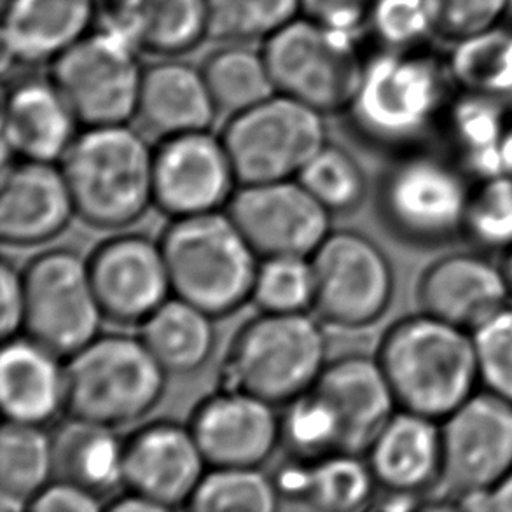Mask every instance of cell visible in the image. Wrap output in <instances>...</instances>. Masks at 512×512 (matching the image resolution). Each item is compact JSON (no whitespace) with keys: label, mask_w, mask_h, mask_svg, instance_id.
Returning a JSON list of instances; mask_svg holds the SVG:
<instances>
[{"label":"cell","mask_w":512,"mask_h":512,"mask_svg":"<svg viewBox=\"0 0 512 512\" xmlns=\"http://www.w3.org/2000/svg\"><path fill=\"white\" fill-rule=\"evenodd\" d=\"M457 95L448 60L427 48L385 49L369 58L348 105L353 132L369 146L402 154L443 128Z\"/></svg>","instance_id":"cell-1"},{"label":"cell","mask_w":512,"mask_h":512,"mask_svg":"<svg viewBox=\"0 0 512 512\" xmlns=\"http://www.w3.org/2000/svg\"><path fill=\"white\" fill-rule=\"evenodd\" d=\"M376 359L399 409L439 422L481 387L472 333L429 313L395 322Z\"/></svg>","instance_id":"cell-2"},{"label":"cell","mask_w":512,"mask_h":512,"mask_svg":"<svg viewBox=\"0 0 512 512\" xmlns=\"http://www.w3.org/2000/svg\"><path fill=\"white\" fill-rule=\"evenodd\" d=\"M154 149L128 123L84 126L60 161L77 217L121 231L154 205Z\"/></svg>","instance_id":"cell-3"},{"label":"cell","mask_w":512,"mask_h":512,"mask_svg":"<svg viewBox=\"0 0 512 512\" xmlns=\"http://www.w3.org/2000/svg\"><path fill=\"white\" fill-rule=\"evenodd\" d=\"M160 245L175 298L214 319L252 301L261 257L228 212L173 219Z\"/></svg>","instance_id":"cell-4"},{"label":"cell","mask_w":512,"mask_h":512,"mask_svg":"<svg viewBox=\"0 0 512 512\" xmlns=\"http://www.w3.org/2000/svg\"><path fill=\"white\" fill-rule=\"evenodd\" d=\"M167 376L140 338L97 336L65 362V411L111 429L132 425L158 406Z\"/></svg>","instance_id":"cell-5"},{"label":"cell","mask_w":512,"mask_h":512,"mask_svg":"<svg viewBox=\"0 0 512 512\" xmlns=\"http://www.w3.org/2000/svg\"><path fill=\"white\" fill-rule=\"evenodd\" d=\"M472 184L450 154L413 149L381 175L376 208L390 235L413 247H439L464 235Z\"/></svg>","instance_id":"cell-6"},{"label":"cell","mask_w":512,"mask_h":512,"mask_svg":"<svg viewBox=\"0 0 512 512\" xmlns=\"http://www.w3.org/2000/svg\"><path fill=\"white\" fill-rule=\"evenodd\" d=\"M326 357L324 331L308 313L261 312L236 334L226 380L273 406L289 404L317 383Z\"/></svg>","instance_id":"cell-7"},{"label":"cell","mask_w":512,"mask_h":512,"mask_svg":"<svg viewBox=\"0 0 512 512\" xmlns=\"http://www.w3.org/2000/svg\"><path fill=\"white\" fill-rule=\"evenodd\" d=\"M275 91L320 114L346 111L366 62L353 32L298 16L263 42Z\"/></svg>","instance_id":"cell-8"},{"label":"cell","mask_w":512,"mask_h":512,"mask_svg":"<svg viewBox=\"0 0 512 512\" xmlns=\"http://www.w3.org/2000/svg\"><path fill=\"white\" fill-rule=\"evenodd\" d=\"M238 184L298 179L327 144L324 114L275 93L229 116L221 135Z\"/></svg>","instance_id":"cell-9"},{"label":"cell","mask_w":512,"mask_h":512,"mask_svg":"<svg viewBox=\"0 0 512 512\" xmlns=\"http://www.w3.org/2000/svg\"><path fill=\"white\" fill-rule=\"evenodd\" d=\"M139 51L111 28L91 30L51 63L55 83L79 125L130 123L144 70Z\"/></svg>","instance_id":"cell-10"},{"label":"cell","mask_w":512,"mask_h":512,"mask_svg":"<svg viewBox=\"0 0 512 512\" xmlns=\"http://www.w3.org/2000/svg\"><path fill=\"white\" fill-rule=\"evenodd\" d=\"M313 312L329 326L364 329L392 305L395 277L380 245L359 231L329 233L313 252Z\"/></svg>","instance_id":"cell-11"},{"label":"cell","mask_w":512,"mask_h":512,"mask_svg":"<svg viewBox=\"0 0 512 512\" xmlns=\"http://www.w3.org/2000/svg\"><path fill=\"white\" fill-rule=\"evenodd\" d=\"M27 292L25 331L51 352L70 355L95 340L105 319L93 289L88 259L49 250L23 271Z\"/></svg>","instance_id":"cell-12"},{"label":"cell","mask_w":512,"mask_h":512,"mask_svg":"<svg viewBox=\"0 0 512 512\" xmlns=\"http://www.w3.org/2000/svg\"><path fill=\"white\" fill-rule=\"evenodd\" d=\"M226 212L257 256L312 257L331 233V212L298 179L240 184Z\"/></svg>","instance_id":"cell-13"},{"label":"cell","mask_w":512,"mask_h":512,"mask_svg":"<svg viewBox=\"0 0 512 512\" xmlns=\"http://www.w3.org/2000/svg\"><path fill=\"white\" fill-rule=\"evenodd\" d=\"M441 481L451 492H488L512 471V402L476 392L441 422Z\"/></svg>","instance_id":"cell-14"},{"label":"cell","mask_w":512,"mask_h":512,"mask_svg":"<svg viewBox=\"0 0 512 512\" xmlns=\"http://www.w3.org/2000/svg\"><path fill=\"white\" fill-rule=\"evenodd\" d=\"M236 184L228 149L208 130L168 137L154 149V205L172 219L221 210Z\"/></svg>","instance_id":"cell-15"},{"label":"cell","mask_w":512,"mask_h":512,"mask_svg":"<svg viewBox=\"0 0 512 512\" xmlns=\"http://www.w3.org/2000/svg\"><path fill=\"white\" fill-rule=\"evenodd\" d=\"M88 266L105 319L119 326H140L173 296L160 242L146 236L109 238L93 250Z\"/></svg>","instance_id":"cell-16"},{"label":"cell","mask_w":512,"mask_h":512,"mask_svg":"<svg viewBox=\"0 0 512 512\" xmlns=\"http://www.w3.org/2000/svg\"><path fill=\"white\" fill-rule=\"evenodd\" d=\"M189 429L208 467H259L282 443L275 406L236 388L201 402Z\"/></svg>","instance_id":"cell-17"},{"label":"cell","mask_w":512,"mask_h":512,"mask_svg":"<svg viewBox=\"0 0 512 512\" xmlns=\"http://www.w3.org/2000/svg\"><path fill=\"white\" fill-rule=\"evenodd\" d=\"M207 467L189 427L151 423L125 441L123 486L170 511L189 504Z\"/></svg>","instance_id":"cell-18"},{"label":"cell","mask_w":512,"mask_h":512,"mask_svg":"<svg viewBox=\"0 0 512 512\" xmlns=\"http://www.w3.org/2000/svg\"><path fill=\"white\" fill-rule=\"evenodd\" d=\"M77 217L60 163L14 160L0 180V238L14 247L55 240Z\"/></svg>","instance_id":"cell-19"},{"label":"cell","mask_w":512,"mask_h":512,"mask_svg":"<svg viewBox=\"0 0 512 512\" xmlns=\"http://www.w3.org/2000/svg\"><path fill=\"white\" fill-rule=\"evenodd\" d=\"M416 294L422 312L469 333L504 310L512 299L502 264L479 252L437 259L423 271Z\"/></svg>","instance_id":"cell-20"},{"label":"cell","mask_w":512,"mask_h":512,"mask_svg":"<svg viewBox=\"0 0 512 512\" xmlns=\"http://www.w3.org/2000/svg\"><path fill=\"white\" fill-rule=\"evenodd\" d=\"M312 388L333 415L341 453L364 455L399 409L376 357L352 353L333 360Z\"/></svg>","instance_id":"cell-21"},{"label":"cell","mask_w":512,"mask_h":512,"mask_svg":"<svg viewBox=\"0 0 512 512\" xmlns=\"http://www.w3.org/2000/svg\"><path fill=\"white\" fill-rule=\"evenodd\" d=\"M76 114L55 83L28 79L7 93L2 114L4 163L14 160L60 163L77 135Z\"/></svg>","instance_id":"cell-22"},{"label":"cell","mask_w":512,"mask_h":512,"mask_svg":"<svg viewBox=\"0 0 512 512\" xmlns=\"http://www.w3.org/2000/svg\"><path fill=\"white\" fill-rule=\"evenodd\" d=\"M98 0H7L2 44L7 62L53 63L91 32Z\"/></svg>","instance_id":"cell-23"},{"label":"cell","mask_w":512,"mask_h":512,"mask_svg":"<svg viewBox=\"0 0 512 512\" xmlns=\"http://www.w3.org/2000/svg\"><path fill=\"white\" fill-rule=\"evenodd\" d=\"M376 483L387 492L418 493L441 481L439 420L397 409L366 451Z\"/></svg>","instance_id":"cell-24"},{"label":"cell","mask_w":512,"mask_h":512,"mask_svg":"<svg viewBox=\"0 0 512 512\" xmlns=\"http://www.w3.org/2000/svg\"><path fill=\"white\" fill-rule=\"evenodd\" d=\"M104 27L147 55L180 56L207 37V0H98Z\"/></svg>","instance_id":"cell-25"},{"label":"cell","mask_w":512,"mask_h":512,"mask_svg":"<svg viewBox=\"0 0 512 512\" xmlns=\"http://www.w3.org/2000/svg\"><path fill=\"white\" fill-rule=\"evenodd\" d=\"M32 338L4 340L0 353V404L6 422L44 425L65 411V364Z\"/></svg>","instance_id":"cell-26"},{"label":"cell","mask_w":512,"mask_h":512,"mask_svg":"<svg viewBox=\"0 0 512 512\" xmlns=\"http://www.w3.org/2000/svg\"><path fill=\"white\" fill-rule=\"evenodd\" d=\"M217 107L203 72L168 60L144 70L135 118L158 139L208 130Z\"/></svg>","instance_id":"cell-27"},{"label":"cell","mask_w":512,"mask_h":512,"mask_svg":"<svg viewBox=\"0 0 512 512\" xmlns=\"http://www.w3.org/2000/svg\"><path fill=\"white\" fill-rule=\"evenodd\" d=\"M280 502L310 511L348 512L367 506L378 486L367 460L333 453L285 467L277 481Z\"/></svg>","instance_id":"cell-28"},{"label":"cell","mask_w":512,"mask_h":512,"mask_svg":"<svg viewBox=\"0 0 512 512\" xmlns=\"http://www.w3.org/2000/svg\"><path fill=\"white\" fill-rule=\"evenodd\" d=\"M139 327L140 340L167 374L194 373L214 352V317L184 299L172 296Z\"/></svg>","instance_id":"cell-29"},{"label":"cell","mask_w":512,"mask_h":512,"mask_svg":"<svg viewBox=\"0 0 512 512\" xmlns=\"http://www.w3.org/2000/svg\"><path fill=\"white\" fill-rule=\"evenodd\" d=\"M55 472L97 495L111 493L123 483L125 443L116 429L70 418L55 439Z\"/></svg>","instance_id":"cell-30"},{"label":"cell","mask_w":512,"mask_h":512,"mask_svg":"<svg viewBox=\"0 0 512 512\" xmlns=\"http://www.w3.org/2000/svg\"><path fill=\"white\" fill-rule=\"evenodd\" d=\"M55 472L53 439L42 425L6 422L0 430V511L30 509Z\"/></svg>","instance_id":"cell-31"},{"label":"cell","mask_w":512,"mask_h":512,"mask_svg":"<svg viewBox=\"0 0 512 512\" xmlns=\"http://www.w3.org/2000/svg\"><path fill=\"white\" fill-rule=\"evenodd\" d=\"M446 60L458 91L512 104V25L455 42Z\"/></svg>","instance_id":"cell-32"},{"label":"cell","mask_w":512,"mask_h":512,"mask_svg":"<svg viewBox=\"0 0 512 512\" xmlns=\"http://www.w3.org/2000/svg\"><path fill=\"white\" fill-rule=\"evenodd\" d=\"M201 72L217 111L228 112L229 116L277 93L263 51L256 53L243 44H229L215 51Z\"/></svg>","instance_id":"cell-33"},{"label":"cell","mask_w":512,"mask_h":512,"mask_svg":"<svg viewBox=\"0 0 512 512\" xmlns=\"http://www.w3.org/2000/svg\"><path fill=\"white\" fill-rule=\"evenodd\" d=\"M301 16V0H207V37L226 44L266 41Z\"/></svg>","instance_id":"cell-34"},{"label":"cell","mask_w":512,"mask_h":512,"mask_svg":"<svg viewBox=\"0 0 512 512\" xmlns=\"http://www.w3.org/2000/svg\"><path fill=\"white\" fill-rule=\"evenodd\" d=\"M278 506L275 481L259 467H210L187 504L201 512H271Z\"/></svg>","instance_id":"cell-35"},{"label":"cell","mask_w":512,"mask_h":512,"mask_svg":"<svg viewBox=\"0 0 512 512\" xmlns=\"http://www.w3.org/2000/svg\"><path fill=\"white\" fill-rule=\"evenodd\" d=\"M298 180L331 214H348L366 198V173L359 161L327 142L298 175Z\"/></svg>","instance_id":"cell-36"},{"label":"cell","mask_w":512,"mask_h":512,"mask_svg":"<svg viewBox=\"0 0 512 512\" xmlns=\"http://www.w3.org/2000/svg\"><path fill=\"white\" fill-rule=\"evenodd\" d=\"M464 236L479 249L493 252L511 249L512 173H492L472 184Z\"/></svg>","instance_id":"cell-37"},{"label":"cell","mask_w":512,"mask_h":512,"mask_svg":"<svg viewBox=\"0 0 512 512\" xmlns=\"http://www.w3.org/2000/svg\"><path fill=\"white\" fill-rule=\"evenodd\" d=\"M315 280L312 259L264 257L259 261L252 303L266 313H306L313 308Z\"/></svg>","instance_id":"cell-38"},{"label":"cell","mask_w":512,"mask_h":512,"mask_svg":"<svg viewBox=\"0 0 512 512\" xmlns=\"http://www.w3.org/2000/svg\"><path fill=\"white\" fill-rule=\"evenodd\" d=\"M367 23L381 46L395 51L425 48L437 35L430 0H374Z\"/></svg>","instance_id":"cell-39"},{"label":"cell","mask_w":512,"mask_h":512,"mask_svg":"<svg viewBox=\"0 0 512 512\" xmlns=\"http://www.w3.org/2000/svg\"><path fill=\"white\" fill-rule=\"evenodd\" d=\"M481 387L512 402V306L472 333Z\"/></svg>","instance_id":"cell-40"},{"label":"cell","mask_w":512,"mask_h":512,"mask_svg":"<svg viewBox=\"0 0 512 512\" xmlns=\"http://www.w3.org/2000/svg\"><path fill=\"white\" fill-rule=\"evenodd\" d=\"M430 6L437 35L457 42L502 23L511 0H430Z\"/></svg>","instance_id":"cell-41"},{"label":"cell","mask_w":512,"mask_h":512,"mask_svg":"<svg viewBox=\"0 0 512 512\" xmlns=\"http://www.w3.org/2000/svg\"><path fill=\"white\" fill-rule=\"evenodd\" d=\"M100 495L69 479L49 481L30 502V511L95 512L102 509Z\"/></svg>","instance_id":"cell-42"},{"label":"cell","mask_w":512,"mask_h":512,"mask_svg":"<svg viewBox=\"0 0 512 512\" xmlns=\"http://www.w3.org/2000/svg\"><path fill=\"white\" fill-rule=\"evenodd\" d=\"M374 0H301V14L346 32L367 23Z\"/></svg>","instance_id":"cell-43"},{"label":"cell","mask_w":512,"mask_h":512,"mask_svg":"<svg viewBox=\"0 0 512 512\" xmlns=\"http://www.w3.org/2000/svg\"><path fill=\"white\" fill-rule=\"evenodd\" d=\"M0 296H2V315H0V333L2 340L18 336L25 327L27 313V292L23 273L16 270L9 261L0 266Z\"/></svg>","instance_id":"cell-44"},{"label":"cell","mask_w":512,"mask_h":512,"mask_svg":"<svg viewBox=\"0 0 512 512\" xmlns=\"http://www.w3.org/2000/svg\"><path fill=\"white\" fill-rule=\"evenodd\" d=\"M111 511L118 512H161L165 511L163 507L158 506L153 500L142 497L139 493L130 492L128 495L118 497L109 504Z\"/></svg>","instance_id":"cell-45"},{"label":"cell","mask_w":512,"mask_h":512,"mask_svg":"<svg viewBox=\"0 0 512 512\" xmlns=\"http://www.w3.org/2000/svg\"><path fill=\"white\" fill-rule=\"evenodd\" d=\"M488 511L512 512V471L488 492Z\"/></svg>","instance_id":"cell-46"},{"label":"cell","mask_w":512,"mask_h":512,"mask_svg":"<svg viewBox=\"0 0 512 512\" xmlns=\"http://www.w3.org/2000/svg\"><path fill=\"white\" fill-rule=\"evenodd\" d=\"M504 172L512 173V119L507 133L506 149H504Z\"/></svg>","instance_id":"cell-47"},{"label":"cell","mask_w":512,"mask_h":512,"mask_svg":"<svg viewBox=\"0 0 512 512\" xmlns=\"http://www.w3.org/2000/svg\"><path fill=\"white\" fill-rule=\"evenodd\" d=\"M502 268H504V273H506L507 284H509V289H511L512 296V247L509 250L504 252V259H502Z\"/></svg>","instance_id":"cell-48"}]
</instances>
